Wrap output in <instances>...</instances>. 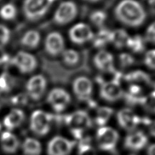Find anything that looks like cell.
I'll return each instance as SVG.
<instances>
[{
	"label": "cell",
	"mask_w": 155,
	"mask_h": 155,
	"mask_svg": "<svg viewBox=\"0 0 155 155\" xmlns=\"http://www.w3.org/2000/svg\"><path fill=\"white\" fill-rule=\"evenodd\" d=\"M116 19L130 28H139L146 19V12L143 6L136 0H122L114 10Z\"/></svg>",
	"instance_id": "cell-1"
},
{
	"label": "cell",
	"mask_w": 155,
	"mask_h": 155,
	"mask_svg": "<svg viewBox=\"0 0 155 155\" xmlns=\"http://www.w3.org/2000/svg\"><path fill=\"white\" fill-rule=\"evenodd\" d=\"M58 0H25L23 4V12L25 17L31 22L43 18Z\"/></svg>",
	"instance_id": "cell-2"
},
{
	"label": "cell",
	"mask_w": 155,
	"mask_h": 155,
	"mask_svg": "<svg viewBox=\"0 0 155 155\" xmlns=\"http://www.w3.org/2000/svg\"><path fill=\"white\" fill-rule=\"evenodd\" d=\"M64 121L73 136L81 139L85 130L92 126V120L86 111L77 110L66 116Z\"/></svg>",
	"instance_id": "cell-3"
},
{
	"label": "cell",
	"mask_w": 155,
	"mask_h": 155,
	"mask_svg": "<svg viewBox=\"0 0 155 155\" xmlns=\"http://www.w3.org/2000/svg\"><path fill=\"white\" fill-rule=\"evenodd\" d=\"M52 116L41 109L34 111L30 117L29 127L34 134L45 136L49 132Z\"/></svg>",
	"instance_id": "cell-4"
},
{
	"label": "cell",
	"mask_w": 155,
	"mask_h": 155,
	"mask_svg": "<svg viewBox=\"0 0 155 155\" xmlns=\"http://www.w3.org/2000/svg\"><path fill=\"white\" fill-rule=\"evenodd\" d=\"M78 13V8L72 1L62 2L59 5L53 15V20L58 25H66L71 23Z\"/></svg>",
	"instance_id": "cell-5"
},
{
	"label": "cell",
	"mask_w": 155,
	"mask_h": 155,
	"mask_svg": "<svg viewBox=\"0 0 155 155\" xmlns=\"http://www.w3.org/2000/svg\"><path fill=\"white\" fill-rule=\"evenodd\" d=\"M47 101L53 111L56 113H61L70 105L71 97L64 88L54 87L48 94Z\"/></svg>",
	"instance_id": "cell-6"
},
{
	"label": "cell",
	"mask_w": 155,
	"mask_h": 155,
	"mask_svg": "<svg viewBox=\"0 0 155 155\" xmlns=\"http://www.w3.org/2000/svg\"><path fill=\"white\" fill-rule=\"evenodd\" d=\"M100 85V97L107 102H116L124 97V92L118 80L103 81Z\"/></svg>",
	"instance_id": "cell-7"
},
{
	"label": "cell",
	"mask_w": 155,
	"mask_h": 155,
	"mask_svg": "<svg viewBox=\"0 0 155 155\" xmlns=\"http://www.w3.org/2000/svg\"><path fill=\"white\" fill-rule=\"evenodd\" d=\"M47 81L42 74H36L26 84V92L29 97L34 101L41 100L46 92Z\"/></svg>",
	"instance_id": "cell-8"
},
{
	"label": "cell",
	"mask_w": 155,
	"mask_h": 155,
	"mask_svg": "<svg viewBox=\"0 0 155 155\" xmlns=\"http://www.w3.org/2000/svg\"><path fill=\"white\" fill-rule=\"evenodd\" d=\"M97 142L99 148L105 151H113L119 139L118 133L111 127H100L97 133Z\"/></svg>",
	"instance_id": "cell-9"
},
{
	"label": "cell",
	"mask_w": 155,
	"mask_h": 155,
	"mask_svg": "<svg viewBox=\"0 0 155 155\" xmlns=\"http://www.w3.org/2000/svg\"><path fill=\"white\" fill-rule=\"evenodd\" d=\"M12 64L23 74L33 73L38 66L36 57L26 51H18L12 59Z\"/></svg>",
	"instance_id": "cell-10"
},
{
	"label": "cell",
	"mask_w": 155,
	"mask_h": 155,
	"mask_svg": "<svg viewBox=\"0 0 155 155\" xmlns=\"http://www.w3.org/2000/svg\"><path fill=\"white\" fill-rule=\"evenodd\" d=\"M94 34L90 27L86 23H79L69 29L68 36L74 45H83L92 41Z\"/></svg>",
	"instance_id": "cell-11"
},
{
	"label": "cell",
	"mask_w": 155,
	"mask_h": 155,
	"mask_svg": "<svg viewBox=\"0 0 155 155\" xmlns=\"http://www.w3.org/2000/svg\"><path fill=\"white\" fill-rule=\"evenodd\" d=\"M72 86L77 99L81 102H90L93 92V84L87 77H77L73 81Z\"/></svg>",
	"instance_id": "cell-12"
},
{
	"label": "cell",
	"mask_w": 155,
	"mask_h": 155,
	"mask_svg": "<svg viewBox=\"0 0 155 155\" xmlns=\"http://www.w3.org/2000/svg\"><path fill=\"white\" fill-rule=\"evenodd\" d=\"M44 48L46 53L51 57L61 55L65 49V41L61 34L58 31H51L45 39Z\"/></svg>",
	"instance_id": "cell-13"
},
{
	"label": "cell",
	"mask_w": 155,
	"mask_h": 155,
	"mask_svg": "<svg viewBox=\"0 0 155 155\" xmlns=\"http://www.w3.org/2000/svg\"><path fill=\"white\" fill-rule=\"evenodd\" d=\"M95 67L101 73L105 74L113 73L116 70L114 66V58L109 51L101 50L93 58Z\"/></svg>",
	"instance_id": "cell-14"
},
{
	"label": "cell",
	"mask_w": 155,
	"mask_h": 155,
	"mask_svg": "<svg viewBox=\"0 0 155 155\" xmlns=\"http://www.w3.org/2000/svg\"><path fill=\"white\" fill-rule=\"evenodd\" d=\"M117 120L124 129L132 131L141 123V118L134 111L129 108H124L117 114Z\"/></svg>",
	"instance_id": "cell-15"
},
{
	"label": "cell",
	"mask_w": 155,
	"mask_h": 155,
	"mask_svg": "<svg viewBox=\"0 0 155 155\" xmlns=\"http://www.w3.org/2000/svg\"><path fill=\"white\" fill-rule=\"evenodd\" d=\"M74 143L63 137L57 136L49 141L47 152L49 155H68Z\"/></svg>",
	"instance_id": "cell-16"
},
{
	"label": "cell",
	"mask_w": 155,
	"mask_h": 155,
	"mask_svg": "<svg viewBox=\"0 0 155 155\" xmlns=\"http://www.w3.org/2000/svg\"><path fill=\"white\" fill-rule=\"evenodd\" d=\"M148 143V137L141 131L133 133L125 139L124 146L131 150H140L143 148Z\"/></svg>",
	"instance_id": "cell-17"
},
{
	"label": "cell",
	"mask_w": 155,
	"mask_h": 155,
	"mask_svg": "<svg viewBox=\"0 0 155 155\" xmlns=\"http://www.w3.org/2000/svg\"><path fill=\"white\" fill-rule=\"evenodd\" d=\"M0 143L4 152L8 154L15 153L19 147L18 138L10 131H5L2 133Z\"/></svg>",
	"instance_id": "cell-18"
},
{
	"label": "cell",
	"mask_w": 155,
	"mask_h": 155,
	"mask_svg": "<svg viewBox=\"0 0 155 155\" xmlns=\"http://www.w3.org/2000/svg\"><path fill=\"white\" fill-rule=\"evenodd\" d=\"M25 114L19 109H13L4 117V125L8 130H11L21 126L25 120Z\"/></svg>",
	"instance_id": "cell-19"
},
{
	"label": "cell",
	"mask_w": 155,
	"mask_h": 155,
	"mask_svg": "<svg viewBox=\"0 0 155 155\" xmlns=\"http://www.w3.org/2000/svg\"><path fill=\"white\" fill-rule=\"evenodd\" d=\"M41 41V35L38 31L29 29L23 34L20 40L21 45L28 49H35Z\"/></svg>",
	"instance_id": "cell-20"
},
{
	"label": "cell",
	"mask_w": 155,
	"mask_h": 155,
	"mask_svg": "<svg viewBox=\"0 0 155 155\" xmlns=\"http://www.w3.org/2000/svg\"><path fill=\"white\" fill-rule=\"evenodd\" d=\"M112 31L105 28H101L98 32L94 34L92 39L94 47L97 49H103L109 43H111Z\"/></svg>",
	"instance_id": "cell-21"
},
{
	"label": "cell",
	"mask_w": 155,
	"mask_h": 155,
	"mask_svg": "<svg viewBox=\"0 0 155 155\" xmlns=\"http://www.w3.org/2000/svg\"><path fill=\"white\" fill-rule=\"evenodd\" d=\"M129 38L130 36L126 31L122 29H117L112 31L111 43L117 49H122L127 47Z\"/></svg>",
	"instance_id": "cell-22"
},
{
	"label": "cell",
	"mask_w": 155,
	"mask_h": 155,
	"mask_svg": "<svg viewBox=\"0 0 155 155\" xmlns=\"http://www.w3.org/2000/svg\"><path fill=\"white\" fill-rule=\"evenodd\" d=\"M124 97H125L127 102L130 105H136L141 104L143 96L142 95V90L140 85L131 84Z\"/></svg>",
	"instance_id": "cell-23"
},
{
	"label": "cell",
	"mask_w": 155,
	"mask_h": 155,
	"mask_svg": "<svg viewBox=\"0 0 155 155\" xmlns=\"http://www.w3.org/2000/svg\"><path fill=\"white\" fill-rule=\"evenodd\" d=\"M127 81L132 83V84H151V79L148 74L142 71H134L127 74L124 77Z\"/></svg>",
	"instance_id": "cell-24"
},
{
	"label": "cell",
	"mask_w": 155,
	"mask_h": 155,
	"mask_svg": "<svg viewBox=\"0 0 155 155\" xmlns=\"http://www.w3.org/2000/svg\"><path fill=\"white\" fill-rule=\"evenodd\" d=\"M22 148L25 155H41L42 152L41 143L38 140L31 137L25 139Z\"/></svg>",
	"instance_id": "cell-25"
},
{
	"label": "cell",
	"mask_w": 155,
	"mask_h": 155,
	"mask_svg": "<svg viewBox=\"0 0 155 155\" xmlns=\"http://www.w3.org/2000/svg\"><path fill=\"white\" fill-rule=\"evenodd\" d=\"M114 109L109 107H100L97 109L95 116V122L98 126L105 127L112 115L114 114Z\"/></svg>",
	"instance_id": "cell-26"
},
{
	"label": "cell",
	"mask_w": 155,
	"mask_h": 155,
	"mask_svg": "<svg viewBox=\"0 0 155 155\" xmlns=\"http://www.w3.org/2000/svg\"><path fill=\"white\" fill-rule=\"evenodd\" d=\"M61 58L62 62L68 66H74L79 62L80 54L78 51L68 49H64V51L61 54Z\"/></svg>",
	"instance_id": "cell-27"
},
{
	"label": "cell",
	"mask_w": 155,
	"mask_h": 155,
	"mask_svg": "<svg viewBox=\"0 0 155 155\" xmlns=\"http://www.w3.org/2000/svg\"><path fill=\"white\" fill-rule=\"evenodd\" d=\"M146 47V41L144 38L140 35L130 36L129 41L128 42L127 48L135 53H142Z\"/></svg>",
	"instance_id": "cell-28"
},
{
	"label": "cell",
	"mask_w": 155,
	"mask_h": 155,
	"mask_svg": "<svg viewBox=\"0 0 155 155\" xmlns=\"http://www.w3.org/2000/svg\"><path fill=\"white\" fill-rule=\"evenodd\" d=\"M107 19V15L103 10H95L90 15V21L92 25L98 28H104V25Z\"/></svg>",
	"instance_id": "cell-29"
},
{
	"label": "cell",
	"mask_w": 155,
	"mask_h": 155,
	"mask_svg": "<svg viewBox=\"0 0 155 155\" xmlns=\"http://www.w3.org/2000/svg\"><path fill=\"white\" fill-rule=\"evenodd\" d=\"M17 15V9L14 4H7L0 9V17L6 21L13 20Z\"/></svg>",
	"instance_id": "cell-30"
},
{
	"label": "cell",
	"mask_w": 155,
	"mask_h": 155,
	"mask_svg": "<svg viewBox=\"0 0 155 155\" xmlns=\"http://www.w3.org/2000/svg\"><path fill=\"white\" fill-rule=\"evenodd\" d=\"M147 111L155 114V91L142 98L141 103Z\"/></svg>",
	"instance_id": "cell-31"
},
{
	"label": "cell",
	"mask_w": 155,
	"mask_h": 155,
	"mask_svg": "<svg viewBox=\"0 0 155 155\" xmlns=\"http://www.w3.org/2000/svg\"><path fill=\"white\" fill-rule=\"evenodd\" d=\"M12 87V79L7 73H2L0 75V92H7Z\"/></svg>",
	"instance_id": "cell-32"
},
{
	"label": "cell",
	"mask_w": 155,
	"mask_h": 155,
	"mask_svg": "<svg viewBox=\"0 0 155 155\" xmlns=\"http://www.w3.org/2000/svg\"><path fill=\"white\" fill-rule=\"evenodd\" d=\"M120 66L123 68H127L133 66L135 62V58L128 53H122L118 56Z\"/></svg>",
	"instance_id": "cell-33"
},
{
	"label": "cell",
	"mask_w": 155,
	"mask_h": 155,
	"mask_svg": "<svg viewBox=\"0 0 155 155\" xmlns=\"http://www.w3.org/2000/svg\"><path fill=\"white\" fill-rule=\"evenodd\" d=\"M10 38V31L6 26L0 25V49L8 43Z\"/></svg>",
	"instance_id": "cell-34"
},
{
	"label": "cell",
	"mask_w": 155,
	"mask_h": 155,
	"mask_svg": "<svg viewBox=\"0 0 155 155\" xmlns=\"http://www.w3.org/2000/svg\"><path fill=\"white\" fill-rule=\"evenodd\" d=\"M143 62L150 69L155 70V49L149 50L146 53Z\"/></svg>",
	"instance_id": "cell-35"
},
{
	"label": "cell",
	"mask_w": 155,
	"mask_h": 155,
	"mask_svg": "<svg viewBox=\"0 0 155 155\" xmlns=\"http://www.w3.org/2000/svg\"><path fill=\"white\" fill-rule=\"evenodd\" d=\"M146 42H149L150 43L155 44V21L152 23L146 29L145 37Z\"/></svg>",
	"instance_id": "cell-36"
},
{
	"label": "cell",
	"mask_w": 155,
	"mask_h": 155,
	"mask_svg": "<svg viewBox=\"0 0 155 155\" xmlns=\"http://www.w3.org/2000/svg\"><path fill=\"white\" fill-rule=\"evenodd\" d=\"M79 155H97L96 152L89 144L86 143H81L79 146Z\"/></svg>",
	"instance_id": "cell-37"
},
{
	"label": "cell",
	"mask_w": 155,
	"mask_h": 155,
	"mask_svg": "<svg viewBox=\"0 0 155 155\" xmlns=\"http://www.w3.org/2000/svg\"><path fill=\"white\" fill-rule=\"evenodd\" d=\"M150 129H149V131L150 133L152 135L155 137V121L153 122L150 123Z\"/></svg>",
	"instance_id": "cell-38"
},
{
	"label": "cell",
	"mask_w": 155,
	"mask_h": 155,
	"mask_svg": "<svg viewBox=\"0 0 155 155\" xmlns=\"http://www.w3.org/2000/svg\"><path fill=\"white\" fill-rule=\"evenodd\" d=\"M148 155H155V143L150 146L148 150Z\"/></svg>",
	"instance_id": "cell-39"
},
{
	"label": "cell",
	"mask_w": 155,
	"mask_h": 155,
	"mask_svg": "<svg viewBox=\"0 0 155 155\" xmlns=\"http://www.w3.org/2000/svg\"><path fill=\"white\" fill-rule=\"evenodd\" d=\"M84 1L87 2H90V3H97V2H100L101 0H84Z\"/></svg>",
	"instance_id": "cell-40"
},
{
	"label": "cell",
	"mask_w": 155,
	"mask_h": 155,
	"mask_svg": "<svg viewBox=\"0 0 155 155\" xmlns=\"http://www.w3.org/2000/svg\"><path fill=\"white\" fill-rule=\"evenodd\" d=\"M2 104H3V100H2V98L1 97V95H0V109L2 107Z\"/></svg>",
	"instance_id": "cell-41"
},
{
	"label": "cell",
	"mask_w": 155,
	"mask_h": 155,
	"mask_svg": "<svg viewBox=\"0 0 155 155\" xmlns=\"http://www.w3.org/2000/svg\"><path fill=\"white\" fill-rule=\"evenodd\" d=\"M150 2L152 5H155V0H150Z\"/></svg>",
	"instance_id": "cell-42"
},
{
	"label": "cell",
	"mask_w": 155,
	"mask_h": 155,
	"mask_svg": "<svg viewBox=\"0 0 155 155\" xmlns=\"http://www.w3.org/2000/svg\"><path fill=\"white\" fill-rule=\"evenodd\" d=\"M0 129H1V124H0Z\"/></svg>",
	"instance_id": "cell-43"
},
{
	"label": "cell",
	"mask_w": 155,
	"mask_h": 155,
	"mask_svg": "<svg viewBox=\"0 0 155 155\" xmlns=\"http://www.w3.org/2000/svg\"><path fill=\"white\" fill-rule=\"evenodd\" d=\"M0 63H1V61H0Z\"/></svg>",
	"instance_id": "cell-44"
},
{
	"label": "cell",
	"mask_w": 155,
	"mask_h": 155,
	"mask_svg": "<svg viewBox=\"0 0 155 155\" xmlns=\"http://www.w3.org/2000/svg\"><path fill=\"white\" fill-rule=\"evenodd\" d=\"M132 155H133V154H132Z\"/></svg>",
	"instance_id": "cell-45"
}]
</instances>
